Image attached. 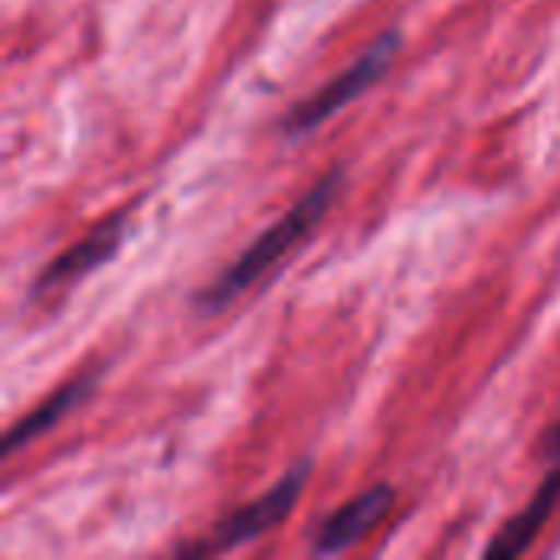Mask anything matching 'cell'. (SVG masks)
Masks as SVG:
<instances>
[{"label": "cell", "mask_w": 560, "mask_h": 560, "mask_svg": "<svg viewBox=\"0 0 560 560\" xmlns=\"http://www.w3.org/2000/svg\"><path fill=\"white\" fill-rule=\"evenodd\" d=\"M341 180H345L341 171H331L279 223H272L262 236H256L249 243V249L233 266H226V272L210 289L200 292V308L203 312L226 308L230 302H236V295H243L253 282H259L276 262H282L322 223V217L328 213V207L335 203V197L341 190Z\"/></svg>", "instance_id": "obj_1"}, {"label": "cell", "mask_w": 560, "mask_h": 560, "mask_svg": "<svg viewBox=\"0 0 560 560\" xmlns=\"http://www.w3.org/2000/svg\"><path fill=\"white\" fill-rule=\"evenodd\" d=\"M400 49V36L397 33H384L354 66H348L341 75H335L331 82H325L318 92H312L305 102H299L285 121H282V131L285 138H302L315 128H322L331 115H338L341 108H348L354 98H361L394 62Z\"/></svg>", "instance_id": "obj_2"}, {"label": "cell", "mask_w": 560, "mask_h": 560, "mask_svg": "<svg viewBox=\"0 0 560 560\" xmlns=\"http://www.w3.org/2000/svg\"><path fill=\"white\" fill-rule=\"evenodd\" d=\"M308 472H312V463L302 459L295 469H289L266 495H259L256 502L236 509L233 515H226L213 535L207 538V545L200 551H230V548H240L246 541H256L259 535H266L269 528H276L279 522L289 518V512L295 509L305 482H308Z\"/></svg>", "instance_id": "obj_3"}, {"label": "cell", "mask_w": 560, "mask_h": 560, "mask_svg": "<svg viewBox=\"0 0 560 560\" xmlns=\"http://www.w3.org/2000/svg\"><path fill=\"white\" fill-rule=\"evenodd\" d=\"M394 509V489L390 486H374L368 492H361L358 499L345 502L315 535V555L331 558L341 551H351L364 535H371L387 512Z\"/></svg>", "instance_id": "obj_4"}, {"label": "cell", "mask_w": 560, "mask_h": 560, "mask_svg": "<svg viewBox=\"0 0 560 560\" xmlns=\"http://www.w3.org/2000/svg\"><path fill=\"white\" fill-rule=\"evenodd\" d=\"M118 240H121V220L115 217V220L102 223L98 230H92L85 240H79L72 249H66L56 262H49L43 269L36 289H59L66 282L82 279L85 272H92L95 266H102L118 249Z\"/></svg>", "instance_id": "obj_5"}, {"label": "cell", "mask_w": 560, "mask_h": 560, "mask_svg": "<svg viewBox=\"0 0 560 560\" xmlns=\"http://www.w3.org/2000/svg\"><path fill=\"white\" fill-rule=\"evenodd\" d=\"M560 502V469L558 472H551L545 482H541V489L532 495V502H528V509H522L499 535H495V541L489 545V558H518V555H525V548H532V541L538 538V532L548 525V518H551V512L558 509Z\"/></svg>", "instance_id": "obj_6"}, {"label": "cell", "mask_w": 560, "mask_h": 560, "mask_svg": "<svg viewBox=\"0 0 560 560\" xmlns=\"http://www.w3.org/2000/svg\"><path fill=\"white\" fill-rule=\"evenodd\" d=\"M95 387V381L92 377H79V381H72V384H66V387H59L52 397H46L30 417H23L20 423H13L10 427V433H7V440H3V453L7 456H13L20 446H26V443H33L36 436H43L46 430H52L66 413H72L85 397H89V390Z\"/></svg>", "instance_id": "obj_7"}, {"label": "cell", "mask_w": 560, "mask_h": 560, "mask_svg": "<svg viewBox=\"0 0 560 560\" xmlns=\"http://www.w3.org/2000/svg\"><path fill=\"white\" fill-rule=\"evenodd\" d=\"M545 450H548V456H551V459H560V423L551 430V433H548V446H545Z\"/></svg>", "instance_id": "obj_8"}]
</instances>
